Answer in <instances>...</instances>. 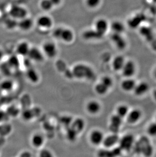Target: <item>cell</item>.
<instances>
[{"label": "cell", "mask_w": 156, "mask_h": 157, "mask_svg": "<svg viewBox=\"0 0 156 157\" xmlns=\"http://www.w3.org/2000/svg\"><path fill=\"white\" fill-rule=\"evenodd\" d=\"M72 72L74 76L78 79H91L94 76L92 69L83 64L76 65Z\"/></svg>", "instance_id": "cell-1"}, {"label": "cell", "mask_w": 156, "mask_h": 157, "mask_svg": "<svg viewBox=\"0 0 156 157\" xmlns=\"http://www.w3.org/2000/svg\"><path fill=\"white\" fill-rule=\"evenodd\" d=\"M28 12L27 9L19 5H13L9 11L10 17L17 21H19L28 17Z\"/></svg>", "instance_id": "cell-2"}, {"label": "cell", "mask_w": 156, "mask_h": 157, "mask_svg": "<svg viewBox=\"0 0 156 157\" xmlns=\"http://www.w3.org/2000/svg\"><path fill=\"white\" fill-rule=\"evenodd\" d=\"M120 148L124 151H130L135 144L134 137L132 134H127L124 135L119 141Z\"/></svg>", "instance_id": "cell-3"}, {"label": "cell", "mask_w": 156, "mask_h": 157, "mask_svg": "<svg viewBox=\"0 0 156 157\" xmlns=\"http://www.w3.org/2000/svg\"><path fill=\"white\" fill-rule=\"evenodd\" d=\"M42 51L45 56L49 59H53L58 55V46L53 42H45L42 45Z\"/></svg>", "instance_id": "cell-4"}, {"label": "cell", "mask_w": 156, "mask_h": 157, "mask_svg": "<svg viewBox=\"0 0 156 157\" xmlns=\"http://www.w3.org/2000/svg\"><path fill=\"white\" fill-rule=\"evenodd\" d=\"M94 30L99 34L103 37L110 29V24L108 20L104 18H100L97 19L94 23Z\"/></svg>", "instance_id": "cell-5"}, {"label": "cell", "mask_w": 156, "mask_h": 157, "mask_svg": "<svg viewBox=\"0 0 156 157\" xmlns=\"http://www.w3.org/2000/svg\"><path fill=\"white\" fill-rule=\"evenodd\" d=\"M123 75L126 78H132L136 72V65L132 60L126 61L124 66L121 70Z\"/></svg>", "instance_id": "cell-6"}, {"label": "cell", "mask_w": 156, "mask_h": 157, "mask_svg": "<svg viewBox=\"0 0 156 157\" xmlns=\"http://www.w3.org/2000/svg\"><path fill=\"white\" fill-rule=\"evenodd\" d=\"M110 39L115 47L120 51H123L126 48L127 40L123 34L113 33Z\"/></svg>", "instance_id": "cell-7"}, {"label": "cell", "mask_w": 156, "mask_h": 157, "mask_svg": "<svg viewBox=\"0 0 156 157\" xmlns=\"http://www.w3.org/2000/svg\"><path fill=\"white\" fill-rule=\"evenodd\" d=\"M105 135L102 131L98 129H94L89 134V141L92 144L95 146H98L102 144Z\"/></svg>", "instance_id": "cell-8"}, {"label": "cell", "mask_w": 156, "mask_h": 157, "mask_svg": "<svg viewBox=\"0 0 156 157\" xmlns=\"http://www.w3.org/2000/svg\"><path fill=\"white\" fill-rule=\"evenodd\" d=\"M36 24L41 29L49 30L53 27V20L51 17L49 15H41L37 19Z\"/></svg>", "instance_id": "cell-9"}, {"label": "cell", "mask_w": 156, "mask_h": 157, "mask_svg": "<svg viewBox=\"0 0 156 157\" xmlns=\"http://www.w3.org/2000/svg\"><path fill=\"white\" fill-rule=\"evenodd\" d=\"M27 57L35 62L41 63L44 59L45 56L42 50L38 48L34 47L31 48Z\"/></svg>", "instance_id": "cell-10"}, {"label": "cell", "mask_w": 156, "mask_h": 157, "mask_svg": "<svg viewBox=\"0 0 156 157\" xmlns=\"http://www.w3.org/2000/svg\"><path fill=\"white\" fill-rule=\"evenodd\" d=\"M110 130L112 133L117 134L122 124V118L116 114L110 117Z\"/></svg>", "instance_id": "cell-11"}, {"label": "cell", "mask_w": 156, "mask_h": 157, "mask_svg": "<svg viewBox=\"0 0 156 157\" xmlns=\"http://www.w3.org/2000/svg\"><path fill=\"white\" fill-rule=\"evenodd\" d=\"M86 110L89 114L96 115L101 111L102 105L97 100H91L87 103L86 105Z\"/></svg>", "instance_id": "cell-12"}, {"label": "cell", "mask_w": 156, "mask_h": 157, "mask_svg": "<svg viewBox=\"0 0 156 157\" xmlns=\"http://www.w3.org/2000/svg\"><path fill=\"white\" fill-rule=\"evenodd\" d=\"M75 38L74 32L71 29L62 28L59 40L66 43H70L74 41Z\"/></svg>", "instance_id": "cell-13"}, {"label": "cell", "mask_w": 156, "mask_h": 157, "mask_svg": "<svg viewBox=\"0 0 156 157\" xmlns=\"http://www.w3.org/2000/svg\"><path fill=\"white\" fill-rule=\"evenodd\" d=\"M142 117V112L139 109L135 108L130 110L127 116V120L131 124H134L140 120Z\"/></svg>", "instance_id": "cell-14"}, {"label": "cell", "mask_w": 156, "mask_h": 157, "mask_svg": "<svg viewBox=\"0 0 156 157\" xmlns=\"http://www.w3.org/2000/svg\"><path fill=\"white\" fill-rule=\"evenodd\" d=\"M119 140V137L117 134L112 133L105 137L102 144L106 148H111L118 144Z\"/></svg>", "instance_id": "cell-15"}, {"label": "cell", "mask_w": 156, "mask_h": 157, "mask_svg": "<svg viewBox=\"0 0 156 157\" xmlns=\"http://www.w3.org/2000/svg\"><path fill=\"white\" fill-rule=\"evenodd\" d=\"M110 29L113 33L123 34L126 30V27L123 22L118 20H115L110 24Z\"/></svg>", "instance_id": "cell-16"}, {"label": "cell", "mask_w": 156, "mask_h": 157, "mask_svg": "<svg viewBox=\"0 0 156 157\" xmlns=\"http://www.w3.org/2000/svg\"><path fill=\"white\" fill-rule=\"evenodd\" d=\"M34 25V21L31 18L27 17L18 21L17 27L22 31L27 32L31 30Z\"/></svg>", "instance_id": "cell-17"}, {"label": "cell", "mask_w": 156, "mask_h": 157, "mask_svg": "<svg viewBox=\"0 0 156 157\" xmlns=\"http://www.w3.org/2000/svg\"><path fill=\"white\" fill-rule=\"evenodd\" d=\"M124 56L122 55H117L112 60V68L115 71H121L126 62Z\"/></svg>", "instance_id": "cell-18"}, {"label": "cell", "mask_w": 156, "mask_h": 157, "mask_svg": "<svg viewBox=\"0 0 156 157\" xmlns=\"http://www.w3.org/2000/svg\"><path fill=\"white\" fill-rule=\"evenodd\" d=\"M30 48L31 47L28 42H20L16 46V52L17 56L25 57L28 56Z\"/></svg>", "instance_id": "cell-19"}, {"label": "cell", "mask_w": 156, "mask_h": 157, "mask_svg": "<svg viewBox=\"0 0 156 157\" xmlns=\"http://www.w3.org/2000/svg\"><path fill=\"white\" fill-rule=\"evenodd\" d=\"M45 141L44 136L39 133L34 134L31 138L32 145L36 148H41L44 144Z\"/></svg>", "instance_id": "cell-20"}, {"label": "cell", "mask_w": 156, "mask_h": 157, "mask_svg": "<svg viewBox=\"0 0 156 157\" xmlns=\"http://www.w3.org/2000/svg\"><path fill=\"white\" fill-rule=\"evenodd\" d=\"M144 21V16L142 14H137L130 18L128 25L131 28H137Z\"/></svg>", "instance_id": "cell-21"}, {"label": "cell", "mask_w": 156, "mask_h": 157, "mask_svg": "<svg viewBox=\"0 0 156 157\" xmlns=\"http://www.w3.org/2000/svg\"><path fill=\"white\" fill-rule=\"evenodd\" d=\"M149 88V84L146 82H143L136 85L133 91L135 95L137 96H141L148 92Z\"/></svg>", "instance_id": "cell-22"}, {"label": "cell", "mask_w": 156, "mask_h": 157, "mask_svg": "<svg viewBox=\"0 0 156 157\" xmlns=\"http://www.w3.org/2000/svg\"><path fill=\"white\" fill-rule=\"evenodd\" d=\"M136 83L132 78H126L122 83L121 88L125 92H129L134 90Z\"/></svg>", "instance_id": "cell-23"}, {"label": "cell", "mask_w": 156, "mask_h": 157, "mask_svg": "<svg viewBox=\"0 0 156 157\" xmlns=\"http://www.w3.org/2000/svg\"><path fill=\"white\" fill-rule=\"evenodd\" d=\"M26 76L28 81L32 83H37L40 80V75L37 70L30 67L26 72Z\"/></svg>", "instance_id": "cell-24"}, {"label": "cell", "mask_w": 156, "mask_h": 157, "mask_svg": "<svg viewBox=\"0 0 156 157\" xmlns=\"http://www.w3.org/2000/svg\"><path fill=\"white\" fill-rule=\"evenodd\" d=\"M83 37L85 39L87 40H98L102 38V36L99 34L95 30H89L86 31L83 34Z\"/></svg>", "instance_id": "cell-25"}, {"label": "cell", "mask_w": 156, "mask_h": 157, "mask_svg": "<svg viewBox=\"0 0 156 157\" xmlns=\"http://www.w3.org/2000/svg\"><path fill=\"white\" fill-rule=\"evenodd\" d=\"M85 126V123L84 121L82 119L78 118L72 122L71 128L73 129L74 131H75L77 133L79 134L84 130Z\"/></svg>", "instance_id": "cell-26"}, {"label": "cell", "mask_w": 156, "mask_h": 157, "mask_svg": "<svg viewBox=\"0 0 156 157\" xmlns=\"http://www.w3.org/2000/svg\"><path fill=\"white\" fill-rule=\"evenodd\" d=\"M7 64L11 69H17L20 65V62L17 56H11L8 59Z\"/></svg>", "instance_id": "cell-27"}, {"label": "cell", "mask_w": 156, "mask_h": 157, "mask_svg": "<svg viewBox=\"0 0 156 157\" xmlns=\"http://www.w3.org/2000/svg\"><path fill=\"white\" fill-rule=\"evenodd\" d=\"M129 107L125 104H121L117 107L116 109V114L122 119L126 117L129 112Z\"/></svg>", "instance_id": "cell-28"}, {"label": "cell", "mask_w": 156, "mask_h": 157, "mask_svg": "<svg viewBox=\"0 0 156 157\" xmlns=\"http://www.w3.org/2000/svg\"><path fill=\"white\" fill-rule=\"evenodd\" d=\"M109 89L101 82L97 83L94 86V90L96 93L100 96H103L108 93Z\"/></svg>", "instance_id": "cell-29"}, {"label": "cell", "mask_w": 156, "mask_h": 157, "mask_svg": "<svg viewBox=\"0 0 156 157\" xmlns=\"http://www.w3.org/2000/svg\"><path fill=\"white\" fill-rule=\"evenodd\" d=\"M40 5L42 10L45 11H49L53 8L54 4L51 0H41Z\"/></svg>", "instance_id": "cell-30"}, {"label": "cell", "mask_w": 156, "mask_h": 157, "mask_svg": "<svg viewBox=\"0 0 156 157\" xmlns=\"http://www.w3.org/2000/svg\"><path fill=\"white\" fill-rule=\"evenodd\" d=\"M140 34L142 36L146 38V39H148L150 38V41L153 40V31L151 29L148 27H142L140 30Z\"/></svg>", "instance_id": "cell-31"}, {"label": "cell", "mask_w": 156, "mask_h": 157, "mask_svg": "<svg viewBox=\"0 0 156 157\" xmlns=\"http://www.w3.org/2000/svg\"><path fill=\"white\" fill-rule=\"evenodd\" d=\"M11 131V127L10 124L2 123L0 124V135L2 136H5L8 135Z\"/></svg>", "instance_id": "cell-32"}, {"label": "cell", "mask_w": 156, "mask_h": 157, "mask_svg": "<svg viewBox=\"0 0 156 157\" xmlns=\"http://www.w3.org/2000/svg\"><path fill=\"white\" fill-rule=\"evenodd\" d=\"M102 0H86V5L90 9H94L98 7L101 4Z\"/></svg>", "instance_id": "cell-33"}, {"label": "cell", "mask_w": 156, "mask_h": 157, "mask_svg": "<svg viewBox=\"0 0 156 157\" xmlns=\"http://www.w3.org/2000/svg\"><path fill=\"white\" fill-rule=\"evenodd\" d=\"M106 86L108 89H110L113 86V80L112 78L109 76H104L102 77L100 82Z\"/></svg>", "instance_id": "cell-34"}, {"label": "cell", "mask_w": 156, "mask_h": 157, "mask_svg": "<svg viewBox=\"0 0 156 157\" xmlns=\"http://www.w3.org/2000/svg\"><path fill=\"white\" fill-rule=\"evenodd\" d=\"M38 157H55V156L50 150L47 148H43L39 151Z\"/></svg>", "instance_id": "cell-35"}, {"label": "cell", "mask_w": 156, "mask_h": 157, "mask_svg": "<svg viewBox=\"0 0 156 157\" xmlns=\"http://www.w3.org/2000/svg\"><path fill=\"white\" fill-rule=\"evenodd\" d=\"M147 132L150 136H156V123H153L150 124L147 129Z\"/></svg>", "instance_id": "cell-36"}, {"label": "cell", "mask_w": 156, "mask_h": 157, "mask_svg": "<svg viewBox=\"0 0 156 157\" xmlns=\"http://www.w3.org/2000/svg\"><path fill=\"white\" fill-rule=\"evenodd\" d=\"M13 82L10 80H5L1 83V87L5 90H10L13 86Z\"/></svg>", "instance_id": "cell-37"}, {"label": "cell", "mask_w": 156, "mask_h": 157, "mask_svg": "<svg viewBox=\"0 0 156 157\" xmlns=\"http://www.w3.org/2000/svg\"><path fill=\"white\" fill-rule=\"evenodd\" d=\"M22 117L24 120L28 121L32 119L33 115L30 109H25L22 112Z\"/></svg>", "instance_id": "cell-38"}, {"label": "cell", "mask_w": 156, "mask_h": 157, "mask_svg": "<svg viewBox=\"0 0 156 157\" xmlns=\"http://www.w3.org/2000/svg\"><path fill=\"white\" fill-rule=\"evenodd\" d=\"M62 29V27H58L54 30V31L53 32V36L55 38L58 39L59 40Z\"/></svg>", "instance_id": "cell-39"}, {"label": "cell", "mask_w": 156, "mask_h": 157, "mask_svg": "<svg viewBox=\"0 0 156 157\" xmlns=\"http://www.w3.org/2000/svg\"><path fill=\"white\" fill-rule=\"evenodd\" d=\"M18 157H32V155L31 151H24L19 154Z\"/></svg>", "instance_id": "cell-40"}, {"label": "cell", "mask_w": 156, "mask_h": 157, "mask_svg": "<svg viewBox=\"0 0 156 157\" xmlns=\"http://www.w3.org/2000/svg\"><path fill=\"white\" fill-rule=\"evenodd\" d=\"M7 116V113L0 109V124L4 122Z\"/></svg>", "instance_id": "cell-41"}, {"label": "cell", "mask_w": 156, "mask_h": 157, "mask_svg": "<svg viewBox=\"0 0 156 157\" xmlns=\"http://www.w3.org/2000/svg\"><path fill=\"white\" fill-rule=\"evenodd\" d=\"M151 42H152L151 48L154 51L156 52V39H154Z\"/></svg>", "instance_id": "cell-42"}, {"label": "cell", "mask_w": 156, "mask_h": 157, "mask_svg": "<svg viewBox=\"0 0 156 157\" xmlns=\"http://www.w3.org/2000/svg\"><path fill=\"white\" fill-rule=\"evenodd\" d=\"M4 52L3 49L1 48H0V63H1L3 59V58L4 57Z\"/></svg>", "instance_id": "cell-43"}, {"label": "cell", "mask_w": 156, "mask_h": 157, "mask_svg": "<svg viewBox=\"0 0 156 157\" xmlns=\"http://www.w3.org/2000/svg\"><path fill=\"white\" fill-rule=\"evenodd\" d=\"M153 95V97L154 98V99H155V101H156V90H154Z\"/></svg>", "instance_id": "cell-44"}, {"label": "cell", "mask_w": 156, "mask_h": 157, "mask_svg": "<svg viewBox=\"0 0 156 157\" xmlns=\"http://www.w3.org/2000/svg\"><path fill=\"white\" fill-rule=\"evenodd\" d=\"M152 1L154 3H156V0H152Z\"/></svg>", "instance_id": "cell-45"}, {"label": "cell", "mask_w": 156, "mask_h": 157, "mask_svg": "<svg viewBox=\"0 0 156 157\" xmlns=\"http://www.w3.org/2000/svg\"><path fill=\"white\" fill-rule=\"evenodd\" d=\"M154 76H155V78H156V71H155V74H154Z\"/></svg>", "instance_id": "cell-46"}, {"label": "cell", "mask_w": 156, "mask_h": 157, "mask_svg": "<svg viewBox=\"0 0 156 157\" xmlns=\"http://www.w3.org/2000/svg\"></svg>", "instance_id": "cell-47"}, {"label": "cell", "mask_w": 156, "mask_h": 157, "mask_svg": "<svg viewBox=\"0 0 156 157\" xmlns=\"http://www.w3.org/2000/svg\"><path fill=\"white\" fill-rule=\"evenodd\" d=\"M0 153H1V152H0Z\"/></svg>", "instance_id": "cell-48"}]
</instances>
